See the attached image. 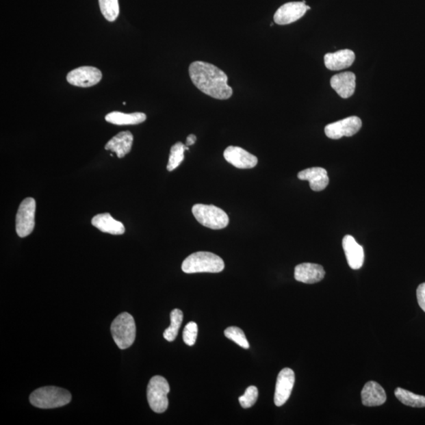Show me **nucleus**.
Here are the masks:
<instances>
[{"label": "nucleus", "instance_id": "obj_30", "mask_svg": "<svg viewBox=\"0 0 425 425\" xmlns=\"http://www.w3.org/2000/svg\"><path fill=\"white\" fill-rule=\"evenodd\" d=\"M196 140L197 138L195 135H193V134L189 135L186 140V145L189 146L195 144Z\"/></svg>", "mask_w": 425, "mask_h": 425}, {"label": "nucleus", "instance_id": "obj_11", "mask_svg": "<svg viewBox=\"0 0 425 425\" xmlns=\"http://www.w3.org/2000/svg\"><path fill=\"white\" fill-rule=\"evenodd\" d=\"M295 372L289 368H285L280 372L277 376L274 403L276 407H281L290 398L295 385Z\"/></svg>", "mask_w": 425, "mask_h": 425}, {"label": "nucleus", "instance_id": "obj_10", "mask_svg": "<svg viewBox=\"0 0 425 425\" xmlns=\"http://www.w3.org/2000/svg\"><path fill=\"white\" fill-rule=\"evenodd\" d=\"M311 7L303 2H290L283 4L274 14V23L285 25L296 22L302 18Z\"/></svg>", "mask_w": 425, "mask_h": 425}, {"label": "nucleus", "instance_id": "obj_1", "mask_svg": "<svg viewBox=\"0 0 425 425\" xmlns=\"http://www.w3.org/2000/svg\"><path fill=\"white\" fill-rule=\"evenodd\" d=\"M191 80L199 91L219 101L233 96V90L229 86L228 76L218 67L203 61L191 63L188 69Z\"/></svg>", "mask_w": 425, "mask_h": 425}, {"label": "nucleus", "instance_id": "obj_12", "mask_svg": "<svg viewBox=\"0 0 425 425\" xmlns=\"http://www.w3.org/2000/svg\"><path fill=\"white\" fill-rule=\"evenodd\" d=\"M224 157L229 164L238 169H252L258 164L256 156L240 146H228L224 151Z\"/></svg>", "mask_w": 425, "mask_h": 425}, {"label": "nucleus", "instance_id": "obj_23", "mask_svg": "<svg viewBox=\"0 0 425 425\" xmlns=\"http://www.w3.org/2000/svg\"><path fill=\"white\" fill-rule=\"evenodd\" d=\"M188 150V146L182 144L181 142H177L172 146L167 165L168 171L175 170L181 164L183 160L185 159V151Z\"/></svg>", "mask_w": 425, "mask_h": 425}, {"label": "nucleus", "instance_id": "obj_27", "mask_svg": "<svg viewBox=\"0 0 425 425\" xmlns=\"http://www.w3.org/2000/svg\"><path fill=\"white\" fill-rule=\"evenodd\" d=\"M259 391L255 386H250L244 396L240 397L239 402L241 407L244 409H248L253 407L258 400Z\"/></svg>", "mask_w": 425, "mask_h": 425}, {"label": "nucleus", "instance_id": "obj_5", "mask_svg": "<svg viewBox=\"0 0 425 425\" xmlns=\"http://www.w3.org/2000/svg\"><path fill=\"white\" fill-rule=\"evenodd\" d=\"M192 214L199 223L209 229H222L229 223L228 214L214 205H194Z\"/></svg>", "mask_w": 425, "mask_h": 425}, {"label": "nucleus", "instance_id": "obj_14", "mask_svg": "<svg viewBox=\"0 0 425 425\" xmlns=\"http://www.w3.org/2000/svg\"><path fill=\"white\" fill-rule=\"evenodd\" d=\"M298 178L301 181H307L309 187L314 192L323 191L329 185L328 172L324 168L313 167L298 173Z\"/></svg>", "mask_w": 425, "mask_h": 425}, {"label": "nucleus", "instance_id": "obj_7", "mask_svg": "<svg viewBox=\"0 0 425 425\" xmlns=\"http://www.w3.org/2000/svg\"><path fill=\"white\" fill-rule=\"evenodd\" d=\"M36 201L33 198H26L21 203L16 215V232L24 238L33 232L35 227Z\"/></svg>", "mask_w": 425, "mask_h": 425}, {"label": "nucleus", "instance_id": "obj_21", "mask_svg": "<svg viewBox=\"0 0 425 425\" xmlns=\"http://www.w3.org/2000/svg\"><path fill=\"white\" fill-rule=\"evenodd\" d=\"M107 122L117 125H133L145 122L146 115L144 113L136 112L133 114H125L114 112L107 115Z\"/></svg>", "mask_w": 425, "mask_h": 425}, {"label": "nucleus", "instance_id": "obj_29", "mask_svg": "<svg viewBox=\"0 0 425 425\" xmlns=\"http://www.w3.org/2000/svg\"><path fill=\"white\" fill-rule=\"evenodd\" d=\"M417 298L420 307L425 312V283H422L417 287Z\"/></svg>", "mask_w": 425, "mask_h": 425}, {"label": "nucleus", "instance_id": "obj_8", "mask_svg": "<svg viewBox=\"0 0 425 425\" xmlns=\"http://www.w3.org/2000/svg\"><path fill=\"white\" fill-rule=\"evenodd\" d=\"M102 72L93 66H81L68 73L66 80L77 87L89 88L101 81Z\"/></svg>", "mask_w": 425, "mask_h": 425}, {"label": "nucleus", "instance_id": "obj_25", "mask_svg": "<svg viewBox=\"0 0 425 425\" xmlns=\"http://www.w3.org/2000/svg\"><path fill=\"white\" fill-rule=\"evenodd\" d=\"M101 12L109 22H114L119 15L118 0H99Z\"/></svg>", "mask_w": 425, "mask_h": 425}, {"label": "nucleus", "instance_id": "obj_2", "mask_svg": "<svg viewBox=\"0 0 425 425\" xmlns=\"http://www.w3.org/2000/svg\"><path fill=\"white\" fill-rule=\"evenodd\" d=\"M182 270L186 274L196 272H212L217 274L224 269V262L222 258L211 252H196L183 261Z\"/></svg>", "mask_w": 425, "mask_h": 425}, {"label": "nucleus", "instance_id": "obj_15", "mask_svg": "<svg viewBox=\"0 0 425 425\" xmlns=\"http://www.w3.org/2000/svg\"><path fill=\"white\" fill-rule=\"evenodd\" d=\"M330 83L341 98L348 99L355 93L356 76L352 72L341 73L333 76Z\"/></svg>", "mask_w": 425, "mask_h": 425}, {"label": "nucleus", "instance_id": "obj_13", "mask_svg": "<svg viewBox=\"0 0 425 425\" xmlns=\"http://www.w3.org/2000/svg\"><path fill=\"white\" fill-rule=\"evenodd\" d=\"M343 248L346 260L352 270H359L363 266L364 249L356 242L352 235H346L343 240Z\"/></svg>", "mask_w": 425, "mask_h": 425}, {"label": "nucleus", "instance_id": "obj_17", "mask_svg": "<svg viewBox=\"0 0 425 425\" xmlns=\"http://www.w3.org/2000/svg\"><path fill=\"white\" fill-rule=\"evenodd\" d=\"M325 271L321 265L302 263L295 268V278L304 283H315L324 279Z\"/></svg>", "mask_w": 425, "mask_h": 425}, {"label": "nucleus", "instance_id": "obj_3", "mask_svg": "<svg viewBox=\"0 0 425 425\" xmlns=\"http://www.w3.org/2000/svg\"><path fill=\"white\" fill-rule=\"evenodd\" d=\"M71 394L63 388L44 387L31 394V405L41 409H53L67 405L71 401Z\"/></svg>", "mask_w": 425, "mask_h": 425}, {"label": "nucleus", "instance_id": "obj_24", "mask_svg": "<svg viewBox=\"0 0 425 425\" xmlns=\"http://www.w3.org/2000/svg\"><path fill=\"white\" fill-rule=\"evenodd\" d=\"M183 312L181 309H175L170 313V327L165 330L164 333V338L172 342L175 340L177 337L178 332L181 328L183 322Z\"/></svg>", "mask_w": 425, "mask_h": 425}, {"label": "nucleus", "instance_id": "obj_18", "mask_svg": "<svg viewBox=\"0 0 425 425\" xmlns=\"http://www.w3.org/2000/svg\"><path fill=\"white\" fill-rule=\"evenodd\" d=\"M324 64L330 70H341L350 67L355 60L354 51L349 49L340 50L335 53L324 55Z\"/></svg>", "mask_w": 425, "mask_h": 425}, {"label": "nucleus", "instance_id": "obj_28", "mask_svg": "<svg viewBox=\"0 0 425 425\" xmlns=\"http://www.w3.org/2000/svg\"><path fill=\"white\" fill-rule=\"evenodd\" d=\"M198 335V325L196 323L189 322L183 330V339L188 346H193L196 344Z\"/></svg>", "mask_w": 425, "mask_h": 425}, {"label": "nucleus", "instance_id": "obj_20", "mask_svg": "<svg viewBox=\"0 0 425 425\" xmlns=\"http://www.w3.org/2000/svg\"><path fill=\"white\" fill-rule=\"evenodd\" d=\"M92 224L105 233L123 235L125 231L124 224L114 219L108 213L96 215L92 219Z\"/></svg>", "mask_w": 425, "mask_h": 425}, {"label": "nucleus", "instance_id": "obj_9", "mask_svg": "<svg viewBox=\"0 0 425 425\" xmlns=\"http://www.w3.org/2000/svg\"><path fill=\"white\" fill-rule=\"evenodd\" d=\"M361 120L359 117L351 116L328 125L324 133L329 138L339 140L343 136H352L359 132L361 128Z\"/></svg>", "mask_w": 425, "mask_h": 425}, {"label": "nucleus", "instance_id": "obj_16", "mask_svg": "<svg viewBox=\"0 0 425 425\" xmlns=\"http://www.w3.org/2000/svg\"><path fill=\"white\" fill-rule=\"evenodd\" d=\"M361 401L365 407H379L387 400L386 392L378 383H366L361 393Z\"/></svg>", "mask_w": 425, "mask_h": 425}, {"label": "nucleus", "instance_id": "obj_6", "mask_svg": "<svg viewBox=\"0 0 425 425\" xmlns=\"http://www.w3.org/2000/svg\"><path fill=\"white\" fill-rule=\"evenodd\" d=\"M170 390L169 383L164 377L155 376L151 378L148 385V401L152 411L164 413L169 407L168 394Z\"/></svg>", "mask_w": 425, "mask_h": 425}, {"label": "nucleus", "instance_id": "obj_26", "mask_svg": "<svg viewBox=\"0 0 425 425\" xmlns=\"http://www.w3.org/2000/svg\"><path fill=\"white\" fill-rule=\"evenodd\" d=\"M224 335L228 339L233 340L236 344H238L241 348L244 349H248L250 344L248 339H246L243 330H241L238 327H229L224 331Z\"/></svg>", "mask_w": 425, "mask_h": 425}, {"label": "nucleus", "instance_id": "obj_19", "mask_svg": "<svg viewBox=\"0 0 425 425\" xmlns=\"http://www.w3.org/2000/svg\"><path fill=\"white\" fill-rule=\"evenodd\" d=\"M133 136L129 131H125L114 136L105 146V149L116 153L119 159H123L132 149Z\"/></svg>", "mask_w": 425, "mask_h": 425}, {"label": "nucleus", "instance_id": "obj_4", "mask_svg": "<svg viewBox=\"0 0 425 425\" xmlns=\"http://www.w3.org/2000/svg\"><path fill=\"white\" fill-rule=\"evenodd\" d=\"M110 329L114 342L120 349H127L133 344L136 328L132 315L128 313L119 314L114 320Z\"/></svg>", "mask_w": 425, "mask_h": 425}, {"label": "nucleus", "instance_id": "obj_22", "mask_svg": "<svg viewBox=\"0 0 425 425\" xmlns=\"http://www.w3.org/2000/svg\"><path fill=\"white\" fill-rule=\"evenodd\" d=\"M395 395L404 405L417 408L425 407V396L416 395L401 387L396 388Z\"/></svg>", "mask_w": 425, "mask_h": 425}]
</instances>
